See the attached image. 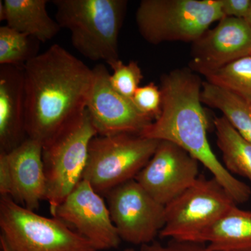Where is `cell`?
Here are the masks:
<instances>
[{
    "label": "cell",
    "mask_w": 251,
    "mask_h": 251,
    "mask_svg": "<svg viewBox=\"0 0 251 251\" xmlns=\"http://www.w3.org/2000/svg\"><path fill=\"white\" fill-rule=\"evenodd\" d=\"M23 68L26 133L44 145L85 113L93 69L58 44Z\"/></svg>",
    "instance_id": "obj_1"
},
{
    "label": "cell",
    "mask_w": 251,
    "mask_h": 251,
    "mask_svg": "<svg viewBox=\"0 0 251 251\" xmlns=\"http://www.w3.org/2000/svg\"><path fill=\"white\" fill-rule=\"evenodd\" d=\"M202 83L191 69H175L163 75L161 115L140 135L181 147L211 172L236 204L247 202L251 188L226 169L209 145L208 120L201 100Z\"/></svg>",
    "instance_id": "obj_2"
},
{
    "label": "cell",
    "mask_w": 251,
    "mask_h": 251,
    "mask_svg": "<svg viewBox=\"0 0 251 251\" xmlns=\"http://www.w3.org/2000/svg\"><path fill=\"white\" fill-rule=\"evenodd\" d=\"M55 20L71 31L74 49L90 60L110 64L120 59L118 37L126 0H53Z\"/></svg>",
    "instance_id": "obj_3"
},
{
    "label": "cell",
    "mask_w": 251,
    "mask_h": 251,
    "mask_svg": "<svg viewBox=\"0 0 251 251\" xmlns=\"http://www.w3.org/2000/svg\"><path fill=\"white\" fill-rule=\"evenodd\" d=\"M223 18L221 0H143L135 13L140 35L153 45L193 44Z\"/></svg>",
    "instance_id": "obj_4"
},
{
    "label": "cell",
    "mask_w": 251,
    "mask_h": 251,
    "mask_svg": "<svg viewBox=\"0 0 251 251\" xmlns=\"http://www.w3.org/2000/svg\"><path fill=\"white\" fill-rule=\"evenodd\" d=\"M0 229L10 251H97L59 218L39 215L7 196L0 200Z\"/></svg>",
    "instance_id": "obj_5"
},
{
    "label": "cell",
    "mask_w": 251,
    "mask_h": 251,
    "mask_svg": "<svg viewBox=\"0 0 251 251\" xmlns=\"http://www.w3.org/2000/svg\"><path fill=\"white\" fill-rule=\"evenodd\" d=\"M159 140L122 133L97 135L90 144L82 179L99 194L134 179L154 154Z\"/></svg>",
    "instance_id": "obj_6"
},
{
    "label": "cell",
    "mask_w": 251,
    "mask_h": 251,
    "mask_svg": "<svg viewBox=\"0 0 251 251\" xmlns=\"http://www.w3.org/2000/svg\"><path fill=\"white\" fill-rule=\"evenodd\" d=\"M97 135L86 110L80 118L43 145V163L47 183L46 201L52 216L82 180L89 147Z\"/></svg>",
    "instance_id": "obj_7"
},
{
    "label": "cell",
    "mask_w": 251,
    "mask_h": 251,
    "mask_svg": "<svg viewBox=\"0 0 251 251\" xmlns=\"http://www.w3.org/2000/svg\"><path fill=\"white\" fill-rule=\"evenodd\" d=\"M237 205L214 178L199 176L196 182L165 206L162 238L197 244L201 234Z\"/></svg>",
    "instance_id": "obj_8"
},
{
    "label": "cell",
    "mask_w": 251,
    "mask_h": 251,
    "mask_svg": "<svg viewBox=\"0 0 251 251\" xmlns=\"http://www.w3.org/2000/svg\"><path fill=\"white\" fill-rule=\"evenodd\" d=\"M105 196L110 217L121 240L133 245L154 242L165 225V206L134 179L109 191Z\"/></svg>",
    "instance_id": "obj_9"
},
{
    "label": "cell",
    "mask_w": 251,
    "mask_h": 251,
    "mask_svg": "<svg viewBox=\"0 0 251 251\" xmlns=\"http://www.w3.org/2000/svg\"><path fill=\"white\" fill-rule=\"evenodd\" d=\"M43 145L26 138L9 152L0 151V194L34 211L46 201L47 183Z\"/></svg>",
    "instance_id": "obj_10"
},
{
    "label": "cell",
    "mask_w": 251,
    "mask_h": 251,
    "mask_svg": "<svg viewBox=\"0 0 251 251\" xmlns=\"http://www.w3.org/2000/svg\"><path fill=\"white\" fill-rule=\"evenodd\" d=\"M199 161L171 142H159L154 154L135 176L158 203L166 206L198 179Z\"/></svg>",
    "instance_id": "obj_11"
},
{
    "label": "cell",
    "mask_w": 251,
    "mask_h": 251,
    "mask_svg": "<svg viewBox=\"0 0 251 251\" xmlns=\"http://www.w3.org/2000/svg\"><path fill=\"white\" fill-rule=\"evenodd\" d=\"M92 69L94 82L87 111L97 134H141L152 123V119L141 113L132 100L115 90L110 83V74L104 64H97Z\"/></svg>",
    "instance_id": "obj_12"
},
{
    "label": "cell",
    "mask_w": 251,
    "mask_h": 251,
    "mask_svg": "<svg viewBox=\"0 0 251 251\" xmlns=\"http://www.w3.org/2000/svg\"><path fill=\"white\" fill-rule=\"evenodd\" d=\"M54 217L75 227L97 251L116 249L121 239L103 198L82 179L57 208Z\"/></svg>",
    "instance_id": "obj_13"
},
{
    "label": "cell",
    "mask_w": 251,
    "mask_h": 251,
    "mask_svg": "<svg viewBox=\"0 0 251 251\" xmlns=\"http://www.w3.org/2000/svg\"><path fill=\"white\" fill-rule=\"evenodd\" d=\"M191 70L205 75L251 54V27L244 19L224 17L191 49Z\"/></svg>",
    "instance_id": "obj_14"
},
{
    "label": "cell",
    "mask_w": 251,
    "mask_h": 251,
    "mask_svg": "<svg viewBox=\"0 0 251 251\" xmlns=\"http://www.w3.org/2000/svg\"><path fill=\"white\" fill-rule=\"evenodd\" d=\"M26 138L24 68L0 65V151L9 152Z\"/></svg>",
    "instance_id": "obj_15"
},
{
    "label": "cell",
    "mask_w": 251,
    "mask_h": 251,
    "mask_svg": "<svg viewBox=\"0 0 251 251\" xmlns=\"http://www.w3.org/2000/svg\"><path fill=\"white\" fill-rule=\"evenodd\" d=\"M209 251H251V211L229 209L200 236Z\"/></svg>",
    "instance_id": "obj_16"
},
{
    "label": "cell",
    "mask_w": 251,
    "mask_h": 251,
    "mask_svg": "<svg viewBox=\"0 0 251 251\" xmlns=\"http://www.w3.org/2000/svg\"><path fill=\"white\" fill-rule=\"evenodd\" d=\"M48 2L47 0H3L6 25L40 42L51 40L62 28L49 16Z\"/></svg>",
    "instance_id": "obj_17"
},
{
    "label": "cell",
    "mask_w": 251,
    "mask_h": 251,
    "mask_svg": "<svg viewBox=\"0 0 251 251\" xmlns=\"http://www.w3.org/2000/svg\"><path fill=\"white\" fill-rule=\"evenodd\" d=\"M201 100L222 112L234 129L251 143V102L207 81L203 82Z\"/></svg>",
    "instance_id": "obj_18"
},
{
    "label": "cell",
    "mask_w": 251,
    "mask_h": 251,
    "mask_svg": "<svg viewBox=\"0 0 251 251\" xmlns=\"http://www.w3.org/2000/svg\"><path fill=\"white\" fill-rule=\"evenodd\" d=\"M214 124L224 166L231 174L241 175L251 183V143L244 139L224 116L214 117Z\"/></svg>",
    "instance_id": "obj_19"
},
{
    "label": "cell",
    "mask_w": 251,
    "mask_h": 251,
    "mask_svg": "<svg viewBox=\"0 0 251 251\" xmlns=\"http://www.w3.org/2000/svg\"><path fill=\"white\" fill-rule=\"evenodd\" d=\"M32 36H28L8 27H0V65L24 67L39 55V44Z\"/></svg>",
    "instance_id": "obj_20"
},
{
    "label": "cell",
    "mask_w": 251,
    "mask_h": 251,
    "mask_svg": "<svg viewBox=\"0 0 251 251\" xmlns=\"http://www.w3.org/2000/svg\"><path fill=\"white\" fill-rule=\"evenodd\" d=\"M206 81L251 102V54L209 73Z\"/></svg>",
    "instance_id": "obj_21"
},
{
    "label": "cell",
    "mask_w": 251,
    "mask_h": 251,
    "mask_svg": "<svg viewBox=\"0 0 251 251\" xmlns=\"http://www.w3.org/2000/svg\"><path fill=\"white\" fill-rule=\"evenodd\" d=\"M108 65L112 70L110 76L112 87L124 97L132 100L143 79V73L138 63L130 61L128 64H125L119 59Z\"/></svg>",
    "instance_id": "obj_22"
},
{
    "label": "cell",
    "mask_w": 251,
    "mask_h": 251,
    "mask_svg": "<svg viewBox=\"0 0 251 251\" xmlns=\"http://www.w3.org/2000/svg\"><path fill=\"white\" fill-rule=\"evenodd\" d=\"M132 102L141 113L155 121L161 113V88L154 82H150L148 85L140 87L135 91Z\"/></svg>",
    "instance_id": "obj_23"
},
{
    "label": "cell",
    "mask_w": 251,
    "mask_h": 251,
    "mask_svg": "<svg viewBox=\"0 0 251 251\" xmlns=\"http://www.w3.org/2000/svg\"><path fill=\"white\" fill-rule=\"evenodd\" d=\"M251 0H221L224 17L246 20L250 11Z\"/></svg>",
    "instance_id": "obj_24"
},
{
    "label": "cell",
    "mask_w": 251,
    "mask_h": 251,
    "mask_svg": "<svg viewBox=\"0 0 251 251\" xmlns=\"http://www.w3.org/2000/svg\"><path fill=\"white\" fill-rule=\"evenodd\" d=\"M156 251H209L204 244H193L171 240L167 244L158 246Z\"/></svg>",
    "instance_id": "obj_25"
},
{
    "label": "cell",
    "mask_w": 251,
    "mask_h": 251,
    "mask_svg": "<svg viewBox=\"0 0 251 251\" xmlns=\"http://www.w3.org/2000/svg\"><path fill=\"white\" fill-rule=\"evenodd\" d=\"M5 18V9L4 3L2 0L0 1V21H4Z\"/></svg>",
    "instance_id": "obj_26"
},
{
    "label": "cell",
    "mask_w": 251,
    "mask_h": 251,
    "mask_svg": "<svg viewBox=\"0 0 251 251\" xmlns=\"http://www.w3.org/2000/svg\"><path fill=\"white\" fill-rule=\"evenodd\" d=\"M0 246H1V251H10L4 241L1 240V239H0Z\"/></svg>",
    "instance_id": "obj_27"
},
{
    "label": "cell",
    "mask_w": 251,
    "mask_h": 251,
    "mask_svg": "<svg viewBox=\"0 0 251 251\" xmlns=\"http://www.w3.org/2000/svg\"><path fill=\"white\" fill-rule=\"evenodd\" d=\"M245 21H247L248 24H249V25H250V27H251V6L250 11H249V14H248V16L247 18H246Z\"/></svg>",
    "instance_id": "obj_28"
},
{
    "label": "cell",
    "mask_w": 251,
    "mask_h": 251,
    "mask_svg": "<svg viewBox=\"0 0 251 251\" xmlns=\"http://www.w3.org/2000/svg\"><path fill=\"white\" fill-rule=\"evenodd\" d=\"M125 251H135L133 250V249H127V250H126Z\"/></svg>",
    "instance_id": "obj_29"
}]
</instances>
